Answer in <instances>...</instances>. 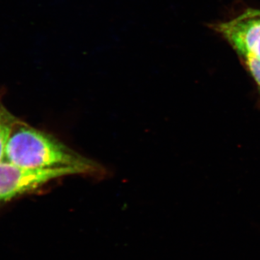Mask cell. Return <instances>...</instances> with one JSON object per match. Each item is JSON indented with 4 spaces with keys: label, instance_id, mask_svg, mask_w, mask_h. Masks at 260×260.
I'll return each instance as SVG.
<instances>
[{
    "label": "cell",
    "instance_id": "277c9868",
    "mask_svg": "<svg viewBox=\"0 0 260 260\" xmlns=\"http://www.w3.org/2000/svg\"><path fill=\"white\" fill-rule=\"evenodd\" d=\"M17 124L5 110L0 109V162L4 160L7 144Z\"/></svg>",
    "mask_w": 260,
    "mask_h": 260
},
{
    "label": "cell",
    "instance_id": "5b68a950",
    "mask_svg": "<svg viewBox=\"0 0 260 260\" xmlns=\"http://www.w3.org/2000/svg\"><path fill=\"white\" fill-rule=\"evenodd\" d=\"M249 73L260 87V59L254 57L244 58Z\"/></svg>",
    "mask_w": 260,
    "mask_h": 260
},
{
    "label": "cell",
    "instance_id": "7a4b0ae2",
    "mask_svg": "<svg viewBox=\"0 0 260 260\" xmlns=\"http://www.w3.org/2000/svg\"><path fill=\"white\" fill-rule=\"evenodd\" d=\"M82 174L76 169H34L0 162V205L37 190L59 178Z\"/></svg>",
    "mask_w": 260,
    "mask_h": 260
},
{
    "label": "cell",
    "instance_id": "6da1fadb",
    "mask_svg": "<svg viewBox=\"0 0 260 260\" xmlns=\"http://www.w3.org/2000/svg\"><path fill=\"white\" fill-rule=\"evenodd\" d=\"M5 158L28 169H73L82 174H93L99 170L96 162L72 150L51 135L18 122L8 140Z\"/></svg>",
    "mask_w": 260,
    "mask_h": 260
},
{
    "label": "cell",
    "instance_id": "3957f363",
    "mask_svg": "<svg viewBox=\"0 0 260 260\" xmlns=\"http://www.w3.org/2000/svg\"><path fill=\"white\" fill-rule=\"evenodd\" d=\"M215 28L243 58L260 59V10H246Z\"/></svg>",
    "mask_w": 260,
    "mask_h": 260
}]
</instances>
